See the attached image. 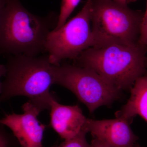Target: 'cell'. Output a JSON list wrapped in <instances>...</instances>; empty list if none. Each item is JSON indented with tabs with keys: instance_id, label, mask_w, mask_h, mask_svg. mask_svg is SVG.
Masks as SVG:
<instances>
[{
	"instance_id": "6da1fadb",
	"label": "cell",
	"mask_w": 147,
	"mask_h": 147,
	"mask_svg": "<svg viewBox=\"0 0 147 147\" xmlns=\"http://www.w3.org/2000/svg\"><path fill=\"white\" fill-rule=\"evenodd\" d=\"M59 16H37L19 0H8L0 24V55L38 56L46 53L47 36L57 26Z\"/></svg>"
},
{
	"instance_id": "7a4b0ae2",
	"label": "cell",
	"mask_w": 147,
	"mask_h": 147,
	"mask_svg": "<svg viewBox=\"0 0 147 147\" xmlns=\"http://www.w3.org/2000/svg\"><path fill=\"white\" fill-rule=\"evenodd\" d=\"M147 53V47L139 43L92 47L74 60V65L93 70L121 91L130 90L146 75Z\"/></svg>"
},
{
	"instance_id": "3957f363",
	"label": "cell",
	"mask_w": 147,
	"mask_h": 147,
	"mask_svg": "<svg viewBox=\"0 0 147 147\" xmlns=\"http://www.w3.org/2000/svg\"><path fill=\"white\" fill-rule=\"evenodd\" d=\"M5 66L0 101L22 96L28 98L41 112L50 110L55 97L50 92L51 86L55 84V65L50 63L48 55H10Z\"/></svg>"
},
{
	"instance_id": "277c9868",
	"label": "cell",
	"mask_w": 147,
	"mask_h": 147,
	"mask_svg": "<svg viewBox=\"0 0 147 147\" xmlns=\"http://www.w3.org/2000/svg\"><path fill=\"white\" fill-rule=\"evenodd\" d=\"M144 13L115 0H92V47L138 43Z\"/></svg>"
},
{
	"instance_id": "5b68a950",
	"label": "cell",
	"mask_w": 147,
	"mask_h": 147,
	"mask_svg": "<svg viewBox=\"0 0 147 147\" xmlns=\"http://www.w3.org/2000/svg\"><path fill=\"white\" fill-rule=\"evenodd\" d=\"M55 84L73 93L90 113L110 105L120 96L119 90L93 70L75 65H55Z\"/></svg>"
},
{
	"instance_id": "8992f818",
	"label": "cell",
	"mask_w": 147,
	"mask_h": 147,
	"mask_svg": "<svg viewBox=\"0 0 147 147\" xmlns=\"http://www.w3.org/2000/svg\"><path fill=\"white\" fill-rule=\"evenodd\" d=\"M92 0H87L77 14L47 36L45 51L50 63L59 65L67 59H76L93 46L91 24Z\"/></svg>"
},
{
	"instance_id": "52a82bcc",
	"label": "cell",
	"mask_w": 147,
	"mask_h": 147,
	"mask_svg": "<svg viewBox=\"0 0 147 147\" xmlns=\"http://www.w3.org/2000/svg\"><path fill=\"white\" fill-rule=\"evenodd\" d=\"M24 113L6 115L0 123L9 127L22 147H42L46 125L38 120L41 111L30 101L22 107Z\"/></svg>"
},
{
	"instance_id": "ba28073f",
	"label": "cell",
	"mask_w": 147,
	"mask_h": 147,
	"mask_svg": "<svg viewBox=\"0 0 147 147\" xmlns=\"http://www.w3.org/2000/svg\"><path fill=\"white\" fill-rule=\"evenodd\" d=\"M130 123L119 118L102 120L88 119L87 128L94 138L108 147H134L139 138L131 129Z\"/></svg>"
},
{
	"instance_id": "9c48e42d",
	"label": "cell",
	"mask_w": 147,
	"mask_h": 147,
	"mask_svg": "<svg viewBox=\"0 0 147 147\" xmlns=\"http://www.w3.org/2000/svg\"><path fill=\"white\" fill-rule=\"evenodd\" d=\"M50 125L64 140L74 138L84 131L88 132V119L78 105H65L54 98L50 104Z\"/></svg>"
},
{
	"instance_id": "30bf717a",
	"label": "cell",
	"mask_w": 147,
	"mask_h": 147,
	"mask_svg": "<svg viewBox=\"0 0 147 147\" xmlns=\"http://www.w3.org/2000/svg\"><path fill=\"white\" fill-rule=\"evenodd\" d=\"M130 90L129 99L116 113V117L131 122L134 118L139 115L147 122V75L137 79Z\"/></svg>"
},
{
	"instance_id": "8fae6325",
	"label": "cell",
	"mask_w": 147,
	"mask_h": 147,
	"mask_svg": "<svg viewBox=\"0 0 147 147\" xmlns=\"http://www.w3.org/2000/svg\"><path fill=\"white\" fill-rule=\"evenodd\" d=\"M80 1V0H62L57 24L54 30L59 29L66 23L67 20L79 4Z\"/></svg>"
},
{
	"instance_id": "7c38bea8",
	"label": "cell",
	"mask_w": 147,
	"mask_h": 147,
	"mask_svg": "<svg viewBox=\"0 0 147 147\" xmlns=\"http://www.w3.org/2000/svg\"><path fill=\"white\" fill-rule=\"evenodd\" d=\"M87 133V131H83L74 138L65 140L60 144L53 147H91L86 138Z\"/></svg>"
},
{
	"instance_id": "4fadbf2b",
	"label": "cell",
	"mask_w": 147,
	"mask_h": 147,
	"mask_svg": "<svg viewBox=\"0 0 147 147\" xmlns=\"http://www.w3.org/2000/svg\"><path fill=\"white\" fill-rule=\"evenodd\" d=\"M138 43L147 48V3L146 10L144 13L141 22Z\"/></svg>"
},
{
	"instance_id": "5bb4252c",
	"label": "cell",
	"mask_w": 147,
	"mask_h": 147,
	"mask_svg": "<svg viewBox=\"0 0 147 147\" xmlns=\"http://www.w3.org/2000/svg\"><path fill=\"white\" fill-rule=\"evenodd\" d=\"M3 126L0 123V147H11L12 140L5 130Z\"/></svg>"
},
{
	"instance_id": "9a60e30c",
	"label": "cell",
	"mask_w": 147,
	"mask_h": 147,
	"mask_svg": "<svg viewBox=\"0 0 147 147\" xmlns=\"http://www.w3.org/2000/svg\"><path fill=\"white\" fill-rule=\"evenodd\" d=\"M6 71L5 65L0 64V96L2 92V82H1V78L3 76H5Z\"/></svg>"
},
{
	"instance_id": "2e32d148",
	"label": "cell",
	"mask_w": 147,
	"mask_h": 147,
	"mask_svg": "<svg viewBox=\"0 0 147 147\" xmlns=\"http://www.w3.org/2000/svg\"><path fill=\"white\" fill-rule=\"evenodd\" d=\"M90 144L91 147H108L106 145L102 144V142L94 138L92 140Z\"/></svg>"
},
{
	"instance_id": "e0dca14e",
	"label": "cell",
	"mask_w": 147,
	"mask_h": 147,
	"mask_svg": "<svg viewBox=\"0 0 147 147\" xmlns=\"http://www.w3.org/2000/svg\"><path fill=\"white\" fill-rule=\"evenodd\" d=\"M7 1L8 0H0V24L3 12L7 4Z\"/></svg>"
},
{
	"instance_id": "ac0fdd59",
	"label": "cell",
	"mask_w": 147,
	"mask_h": 147,
	"mask_svg": "<svg viewBox=\"0 0 147 147\" xmlns=\"http://www.w3.org/2000/svg\"><path fill=\"white\" fill-rule=\"evenodd\" d=\"M115 1H117L119 2L127 4V3L131 1H134V0H115Z\"/></svg>"
},
{
	"instance_id": "d6986e66",
	"label": "cell",
	"mask_w": 147,
	"mask_h": 147,
	"mask_svg": "<svg viewBox=\"0 0 147 147\" xmlns=\"http://www.w3.org/2000/svg\"><path fill=\"white\" fill-rule=\"evenodd\" d=\"M141 147L140 146H139V145L137 144L135 145V147Z\"/></svg>"
},
{
	"instance_id": "ffe728a7",
	"label": "cell",
	"mask_w": 147,
	"mask_h": 147,
	"mask_svg": "<svg viewBox=\"0 0 147 147\" xmlns=\"http://www.w3.org/2000/svg\"></svg>"
}]
</instances>
